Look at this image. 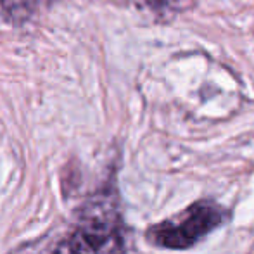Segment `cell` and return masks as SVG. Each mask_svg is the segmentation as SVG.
Returning a JSON list of instances; mask_svg holds the SVG:
<instances>
[{"instance_id":"1","label":"cell","mask_w":254,"mask_h":254,"mask_svg":"<svg viewBox=\"0 0 254 254\" xmlns=\"http://www.w3.org/2000/svg\"><path fill=\"white\" fill-rule=\"evenodd\" d=\"M123 242L116 206L111 199H101L87 207L78 227L54 254H118L123 251Z\"/></svg>"},{"instance_id":"2","label":"cell","mask_w":254,"mask_h":254,"mask_svg":"<svg viewBox=\"0 0 254 254\" xmlns=\"http://www.w3.org/2000/svg\"><path fill=\"white\" fill-rule=\"evenodd\" d=\"M227 220L223 207L211 201L192 204L178 216L149 230V239L164 249H189Z\"/></svg>"},{"instance_id":"3","label":"cell","mask_w":254,"mask_h":254,"mask_svg":"<svg viewBox=\"0 0 254 254\" xmlns=\"http://www.w3.org/2000/svg\"><path fill=\"white\" fill-rule=\"evenodd\" d=\"M2 10L9 21L21 24L31 17L35 10V0H2Z\"/></svg>"}]
</instances>
